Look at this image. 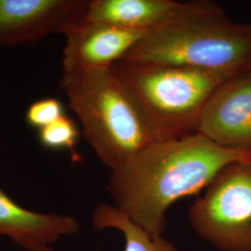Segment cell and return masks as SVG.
Here are the masks:
<instances>
[{"instance_id":"5bb4252c","label":"cell","mask_w":251,"mask_h":251,"mask_svg":"<svg viewBox=\"0 0 251 251\" xmlns=\"http://www.w3.org/2000/svg\"><path fill=\"white\" fill-rule=\"evenodd\" d=\"M54 251L53 249H51V248H48V249H46V250H43V251Z\"/></svg>"},{"instance_id":"4fadbf2b","label":"cell","mask_w":251,"mask_h":251,"mask_svg":"<svg viewBox=\"0 0 251 251\" xmlns=\"http://www.w3.org/2000/svg\"><path fill=\"white\" fill-rule=\"evenodd\" d=\"M64 115L62 101L50 97L37 100L31 103L25 112V121L30 126L39 130L50 125Z\"/></svg>"},{"instance_id":"3957f363","label":"cell","mask_w":251,"mask_h":251,"mask_svg":"<svg viewBox=\"0 0 251 251\" xmlns=\"http://www.w3.org/2000/svg\"><path fill=\"white\" fill-rule=\"evenodd\" d=\"M60 87L87 142L111 171L156 141L111 68L63 73Z\"/></svg>"},{"instance_id":"ba28073f","label":"cell","mask_w":251,"mask_h":251,"mask_svg":"<svg viewBox=\"0 0 251 251\" xmlns=\"http://www.w3.org/2000/svg\"><path fill=\"white\" fill-rule=\"evenodd\" d=\"M147 33L83 21L64 35L63 73L111 68Z\"/></svg>"},{"instance_id":"52a82bcc","label":"cell","mask_w":251,"mask_h":251,"mask_svg":"<svg viewBox=\"0 0 251 251\" xmlns=\"http://www.w3.org/2000/svg\"><path fill=\"white\" fill-rule=\"evenodd\" d=\"M88 0H0V48L65 35L85 20Z\"/></svg>"},{"instance_id":"277c9868","label":"cell","mask_w":251,"mask_h":251,"mask_svg":"<svg viewBox=\"0 0 251 251\" xmlns=\"http://www.w3.org/2000/svg\"><path fill=\"white\" fill-rule=\"evenodd\" d=\"M111 69L156 141L197 133L206 100L223 81L231 77L195 67L123 60Z\"/></svg>"},{"instance_id":"30bf717a","label":"cell","mask_w":251,"mask_h":251,"mask_svg":"<svg viewBox=\"0 0 251 251\" xmlns=\"http://www.w3.org/2000/svg\"><path fill=\"white\" fill-rule=\"evenodd\" d=\"M191 2L172 0H91L85 20L150 32L177 18Z\"/></svg>"},{"instance_id":"9a60e30c","label":"cell","mask_w":251,"mask_h":251,"mask_svg":"<svg viewBox=\"0 0 251 251\" xmlns=\"http://www.w3.org/2000/svg\"><path fill=\"white\" fill-rule=\"evenodd\" d=\"M248 69H251V61H250V63H249V66H248ZM247 69V70H248Z\"/></svg>"},{"instance_id":"5b68a950","label":"cell","mask_w":251,"mask_h":251,"mask_svg":"<svg viewBox=\"0 0 251 251\" xmlns=\"http://www.w3.org/2000/svg\"><path fill=\"white\" fill-rule=\"evenodd\" d=\"M199 236L223 251H251V158L225 166L189 210Z\"/></svg>"},{"instance_id":"9c48e42d","label":"cell","mask_w":251,"mask_h":251,"mask_svg":"<svg viewBox=\"0 0 251 251\" xmlns=\"http://www.w3.org/2000/svg\"><path fill=\"white\" fill-rule=\"evenodd\" d=\"M71 216L31 211L15 203L0 188V236L10 238L27 251H41L63 236L78 233Z\"/></svg>"},{"instance_id":"7a4b0ae2","label":"cell","mask_w":251,"mask_h":251,"mask_svg":"<svg viewBox=\"0 0 251 251\" xmlns=\"http://www.w3.org/2000/svg\"><path fill=\"white\" fill-rule=\"evenodd\" d=\"M251 24H237L212 1H193L177 18L147 33L123 61L188 66L232 76L248 69Z\"/></svg>"},{"instance_id":"7c38bea8","label":"cell","mask_w":251,"mask_h":251,"mask_svg":"<svg viewBox=\"0 0 251 251\" xmlns=\"http://www.w3.org/2000/svg\"><path fill=\"white\" fill-rule=\"evenodd\" d=\"M79 135L75 123L64 115L50 125L39 129L37 138L41 146L48 150H70L74 152Z\"/></svg>"},{"instance_id":"8992f818","label":"cell","mask_w":251,"mask_h":251,"mask_svg":"<svg viewBox=\"0 0 251 251\" xmlns=\"http://www.w3.org/2000/svg\"><path fill=\"white\" fill-rule=\"evenodd\" d=\"M197 132L225 149L251 154V69L216 88L201 111Z\"/></svg>"},{"instance_id":"6da1fadb","label":"cell","mask_w":251,"mask_h":251,"mask_svg":"<svg viewBox=\"0 0 251 251\" xmlns=\"http://www.w3.org/2000/svg\"><path fill=\"white\" fill-rule=\"evenodd\" d=\"M251 154L225 149L200 133L157 140L111 172L115 205L148 233L162 234L166 213L180 198L198 194L230 163Z\"/></svg>"},{"instance_id":"8fae6325","label":"cell","mask_w":251,"mask_h":251,"mask_svg":"<svg viewBox=\"0 0 251 251\" xmlns=\"http://www.w3.org/2000/svg\"><path fill=\"white\" fill-rule=\"evenodd\" d=\"M92 225L96 230L117 229L124 234V251H178L162 237L152 234L134 224L117 207L109 204H99L92 213Z\"/></svg>"}]
</instances>
